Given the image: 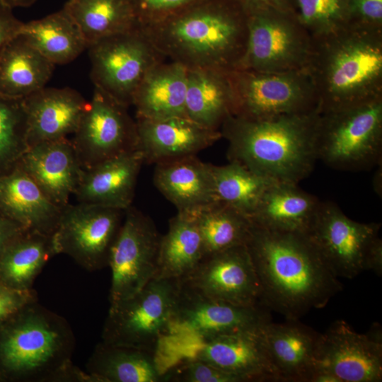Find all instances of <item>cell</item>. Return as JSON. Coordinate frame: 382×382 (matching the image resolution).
<instances>
[{
  "mask_svg": "<svg viewBox=\"0 0 382 382\" xmlns=\"http://www.w3.org/2000/svg\"><path fill=\"white\" fill-rule=\"evenodd\" d=\"M260 286V305L288 320L321 308L342 289L306 235L279 232L252 223L245 243Z\"/></svg>",
  "mask_w": 382,
  "mask_h": 382,
  "instance_id": "6da1fadb",
  "label": "cell"
},
{
  "mask_svg": "<svg viewBox=\"0 0 382 382\" xmlns=\"http://www.w3.org/2000/svg\"><path fill=\"white\" fill-rule=\"evenodd\" d=\"M139 27L164 59L187 69H238L248 41V13L237 0H202Z\"/></svg>",
  "mask_w": 382,
  "mask_h": 382,
  "instance_id": "7a4b0ae2",
  "label": "cell"
},
{
  "mask_svg": "<svg viewBox=\"0 0 382 382\" xmlns=\"http://www.w3.org/2000/svg\"><path fill=\"white\" fill-rule=\"evenodd\" d=\"M318 109L254 120L231 115L220 131L227 158L276 182L298 184L318 160Z\"/></svg>",
  "mask_w": 382,
  "mask_h": 382,
  "instance_id": "3957f363",
  "label": "cell"
},
{
  "mask_svg": "<svg viewBox=\"0 0 382 382\" xmlns=\"http://www.w3.org/2000/svg\"><path fill=\"white\" fill-rule=\"evenodd\" d=\"M311 38L304 70L320 112L382 98V30L349 25Z\"/></svg>",
  "mask_w": 382,
  "mask_h": 382,
  "instance_id": "277c9868",
  "label": "cell"
},
{
  "mask_svg": "<svg viewBox=\"0 0 382 382\" xmlns=\"http://www.w3.org/2000/svg\"><path fill=\"white\" fill-rule=\"evenodd\" d=\"M75 337L66 320L31 302L0 324V373L29 382H87L71 360Z\"/></svg>",
  "mask_w": 382,
  "mask_h": 382,
  "instance_id": "5b68a950",
  "label": "cell"
},
{
  "mask_svg": "<svg viewBox=\"0 0 382 382\" xmlns=\"http://www.w3.org/2000/svg\"><path fill=\"white\" fill-rule=\"evenodd\" d=\"M180 280L154 278L134 295L110 304L102 342L155 353L167 342Z\"/></svg>",
  "mask_w": 382,
  "mask_h": 382,
  "instance_id": "8992f818",
  "label": "cell"
},
{
  "mask_svg": "<svg viewBox=\"0 0 382 382\" xmlns=\"http://www.w3.org/2000/svg\"><path fill=\"white\" fill-rule=\"evenodd\" d=\"M318 160L342 170L369 169L381 162L382 98L320 112Z\"/></svg>",
  "mask_w": 382,
  "mask_h": 382,
  "instance_id": "52a82bcc",
  "label": "cell"
},
{
  "mask_svg": "<svg viewBox=\"0 0 382 382\" xmlns=\"http://www.w3.org/2000/svg\"><path fill=\"white\" fill-rule=\"evenodd\" d=\"M246 11L248 41L238 69L260 72L304 70L312 38L295 13L273 8Z\"/></svg>",
  "mask_w": 382,
  "mask_h": 382,
  "instance_id": "ba28073f",
  "label": "cell"
},
{
  "mask_svg": "<svg viewBox=\"0 0 382 382\" xmlns=\"http://www.w3.org/2000/svg\"><path fill=\"white\" fill-rule=\"evenodd\" d=\"M229 77L234 100L233 115L261 120L318 109L313 85L305 70L235 69L229 72Z\"/></svg>",
  "mask_w": 382,
  "mask_h": 382,
  "instance_id": "9c48e42d",
  "label": "cell"
},
{
  "mask_svg": "<svg viewBox=\"0 0 382 382\" xmlns=\"http://www.w3.org/2000/svg\"><path fill=\"white\" fill-rule=\"evenodd\" d=\"M262 306H240L216 300L183 285L167 342L178 357L191 346L216 337L257 328L270 321Z\"/></svg>",
  "mask_w": 382,
  "mask_h": 382,
  "instance_id": "30bf717a",
  "label": "cell"
},
{
  "mask_svg": "<svg viewBox=\"0 0 382 382\" xmlns=\"http://www.w3.org/2000/svg\"><path fill=\"white\" fill-rule=\"evenodd\" d=\"M87 49L95 88L127 108L148 71L165 59L139 26L100 39Z\"/></svg>",
  "mask_w": 382,
  "mask_h": 382,
  "instance_id": "8fae6325",
  "label": "cell"
},
{
  "mask_svg": "<svg viewBox=\"0 0 382 382\" xmlns=\"http://www.w3.org/2000/svg\"><path fill=\"white\" fill-rule=\"evenodd\" d=\"M152 220L129 207L110 250V304L130 298L155 278L161 241Z\"/></svg>",
  "mask_w": 382,
  "mask_h": 382,
  "instance_id": "7c38bea8",
  "label": "cell"
},
{
  "mask_svg": "<svg viewBox=\"0 0 382 382\" xmlns=\"http://www.w3.org/2000/svg\"><path fill=\"white\" fill-rule=\"evenodd\" d=\"M125 211L95 204H67L52 234L56 251L94 272L108 267Z\"/></svg>",
  "mask_w": 382,
  "mask_h": 382,
  "instance_id": "4fadbf2b",
  "label": "cell"
},
{
  "mask_svg": "<svg viewBox=\"0 0 382 382\" xmlns=\"http://www.w3.org/2000/svg\"><path fill=\"white\" fill-rule=\"evenodd\" d=\"M381 224L360 223L347 216L331 202H320L306 236L332 272L353 279L364 271V264Z\"/></svg>",
  "mask_w": 382,
  "mask_h": 382,
  "instance_id": "5bb4252c",
  "label": "cell"
},
{
  "mask_svg": "<svg viewBox=\"0 0 382 382\" xmlns=\"http://www.w3.org/2000/svg\"><path fill=\"white\" fill-rule=\"evenodd\" d=\"M127 108L94 88L71 139L83 168L137 149V123Z\"/></svg>",
  "mask_w": 382,
  "mask_h": 382,
  "instance_id": "9a60e30c",
  "label": "cell"
},
{
  "mask_svg": "<svg viewBox=\"0 0 382 382\" xmlns=\"http://www.w3.org/2000/svg\"><path fill=\"white\" fill-rule=\"evenodd\" d=\"M337 382L382 380V330L378 323L369 332H355L345 320L335 321L322 334L315 366Z\"/></svg>",
  "mask_w": 382,
  "mask_h": 382,
  "instance_id": "2e32d148",
  "label": "cell"
},
{
  "mask_svg": "<svg viewBox=\"0 0 382 382\" xmlns=\"http://www.w3.org/2000/svg\"><path fill=\"white\" fill-rule=\"evenodd\" d=\"M180 282L216 300L245 306L260 305V286L245 245L204 257Z\"/></svg>",
  "mask_w": 382,
  "mask_h": 382,
  "instance_id": "e0dca14e",
  "label": "cell"
},
{
  "mask_svg": "<svg viewBox=\"0 0 382 382\" xmlns=\"http://www.w3.org/2000/svg\"><path fill=\"white\" fill-rule=\"evenodd\" d=\"M261 326L195 344L185 350L180 359L204 361L241 382L280 381L262 339Z\"/></svg>",
  "mask_w": 382,
  "mask_h": 382,
  "instance_id": "ac0fdd59",
  "label": "cell"
},
{
  "mask_svg": "<svg viewBox=\"0 0 382 382\" xmlns=\"http://www.w3.org/2000/svg\"><path fill=\"white\" fill-rule=\"evenodd\" d=\"M136 119L137 149L147 163L197 155L222 137L220 130L204 127L186 116Z\"/></svg>",
  "mask_w": 382,
  "mask_h": 382,
  "instance_id": "d6986e66",
  "label": "cell"
},
{
  "mask_svg": "<svg viewBox=\"0 0 382 382\" xmlns=\"http://www.w3.org/2000/svg\"><path fill=\"white\" fill-rule=\"evenodd\" d=\"M18 166L61 208L69 203L83 171L74 144L68 138L28 147Z\"/></svg>",
  "mask_w": 382,
  "mask_h": 382,
  "instance_id": "ffe728a7",
  "label": "cell"
},
{
  "mask_svg": "<svg viewBox=\"0 0 382 382\" xmlns=\"http://www.w3.org/2000/svg\"><path fill=\"white\" fill-rule=\"evenodd\" d=\"M270 321L260 332L280 381L311 382L322 334L299 322Z\"/></svg>",
  "mask_w": 382,
  "mask_h": 382,
  "instance_id": "44dd1931",
  "label": "cell"
},
{
  "mask_svg": "<svg viewBox=\"0 0 382 382\" xmlns=\"http://www.w3.org/2000/svg\"><path fill=\"white\" fill-rule=\"evenodd\" d=\"M88 103L78 91L68 87H44L24 98L28 146L73 134Z\"/></svg>",
  "mask_w": 382,
  "mask_h": 382,
  "instance_id": "7402d4cb",
  "label": "cell"
},
{
  "mask_svg": "<svg viewBox=\"0 0 382 382\" xmlns=\"http://www.w3.org/2000/svg\"><path fill=\"white\" fill-rule=\"evenodd\" d=\"M144 163L142 153L136 149L83 168L74 195L79 203L125 210L132 206Z\"/></svg>",
  "mask_w": 382,
  "mask_h": 382,
  "instance_id": "603a6c76",
  "label": "cell"
},
{
  "mask_svg": "<svg viewBox=\"0 0 382 382\" xmlns=\"http://www.w3.org/2000/svg\"><path fill=\"white\" fill-rule=\"evenodd\" d=\"M62 210L19 166L0 177V216L24 230L52 235Z\"/></svg>",
  "mask_w": 382,
  "mask_h": 382,
  "instance_id": "cb8c5ba5",
  "label": "cell"
},
{
  "mask_svg": "<svg viewBox=\"0 0 382 382\" xmlns=\"http://www.w3.org/2000/svg\"><path fill=\"white\" fill-rule=\"evenodd\" d=\"M155 165L154 185L178 212H194L217 201L211 163H204L193 155Z\"/></svg>",
  "mask_w": 382,
  "mask_h": 382,
  "instance_id": "d4e9b609",
  "label": "cell"
},
{
  "mask_svg": "<svg viewBox=\"0 0 382 382\" xmlns=\"http://www.w3.org/2000/svg\"><path fill=\"white\" fill-rule=\"evenodd\" d=\"M297 185L284 182L271 184L250 215L251 222L268 230L306 235L321 201Z\"/></svg>",
  "mask_w": 382,
  "mask_h": 382,
  "instance_id": "484cf974",
  "label": "cell"
},
{
  "mask_svg": "<svg viewBox=\"0 0 382 382\" xmlns=\"http://www.w3.org/2000/svg\"><path fill=\"white\" fill-rule=\"evenodd\" d=\"M187 69L162 59L146 74L132 100L136 118L161 120L186 116Z\"/></svg>",
  "mask_w": 382,
  "mask_h": 382,
  "instance_id": "4316f807",
  "label": "cell"
},
{
  "mask_svg": "<svg viewBox=\"0 0 382 382\" xmlns=\"http://www.w3.org/2000/svg\"><path fill=\"white\" fill-rule=\"evenodd\" d=\"M167 369L155 353L102 341L96 345L86 365V371L96 382L166 381Z\"/></svg>",
  "mask_w": 382,
  "mask_h": 382,
  "instance_id": "83f0119b",
  "label": "cell"
},
{
  "mask_svg": "<svg viewBox=\"0 0 382 382\" xmlns=\"http://www.w3.org/2000/svg\"><path fill=\"white\" fill-rule=\"evenodd\" d=\"M229 72L213 69H187V117L204 127L220 130L234 112Z\"/></svg>",
  "mask_w": 382,
  "mask_h": 382,
  "instance_id": "f1b7e54d",
  "label": "cell"
},
{
  "mask_svg": "<svg viewBox=\"0 0 382 382\" xmlns=\"http://www.w3.org/2000/svg\"><path fill=\"white\" fill-rule=\"evenodd\" d=\"M54 66L18 33L0 54V95L30 96L45 87Z\"/></svg>",
  "mask_w": 382,
  "mask_h": 382,
  "instance_id": "f546056e",
  "label": "cell"
},
{
  "mask_svg": "<svg viewBox=\"0 0 382 382\" xmlns=\"http://www.w3.org/2000/svg\"><path fill=\"white\" fill-rule=\"evenodd\" d=\"M57 255L52 235L23 230L0 253V282L18 290H30L46 263Z\"/></svg>",
  "mask_w": 382,
  "mask_h": 382,
  "instance_id": "4dcf8cb0",
  "label": "cell"
},
{
  "mask_svg": "<svg viewBox=\"0 0 382 382\" xmlns=\"http://www.w3.org/2000/svg\"><path fill=\"white\" fill-rule=\"evenodd\" d=\"M204 256L203 243L193 212H180L169 221L161 237L155 278L181 280Z\"/></svg>",
  "mask_w": 382,
  "mask_h": 382,
  "instance_id": "1f68e13d",
  "label": "cell"
},
{
  "mask_svg": "<svg viewBox=\"0 0 382 382\" xmlns=\"http://www.w3.org/2000/svg\"><path fill=\"white\" fill-rule=\"evenodd\" d=\"M19 34L54 65L72 62L88 47L79 28L63 8L23 23Z\"/></svg>",
  "mask_w": 382,
  "mask_h": 382,
  "instance_id": "d6a6232c",
  "label": "cell"
},
{
  "mask_svg": "<svg viewBox=\"0 0 382 382\" xmlns=\"http://www.w3.org/2000/svg\"><path fill=\"white\" fill-rule=\"evenodd\" d=\"M63 9L79 28L88 47L139 26L129 0H68Z\"/></svg>",
  "mask_w": 382,
  "mask_h": 382,
  "instance_id": "836d02e7",
  "label": "cell"
},
{
  "mask_svg": "<svg viewBox=\"0 0 382 382\" xmlns=\"http://www.w3.org/2000/svg\"><path fill=\"white\" fill-rule=\"evenodd\" d=\"M193 213L203 243L204 257L245 245L252 226L245 214L219 201Z\"/></svg>",
  "mask_w": 382,
  "mask_h": 382,
  "instance_id": "e575fe53",
  "label": "cell"
},
{
  "mask_svg": "<svg viewBox=\"0 0 382 382\" xmlns=\"http://www.w3.org/2000/svg\"><path fill=\"white\" fill-rule=\"evenodd\" d=\"M211 170L216 200L233 207L249 219L265 190L276 182L232 161L224 166L211 164Z\"/></svg>",
  "mask_w": 382,
  "mask_h": 382,
  "instance_id": "d590c367",
  "label": "cell"
},
{
  "mask_svg": "<svg viewBox=\"0 0 382 382\" xmlns=\"http://www.w3.org/2000/svg\"><path fill=\"white\" fill-rule=\"evenodd\" d=\"M28 147L23 98L0 95V177L18 166Z\"/></svg>",
  "mask_w": 382,
  "mask_h": 382,
  "instance_id": "8d00e7d4",
  "label": "cell"
},
{
  "mask_svg": "<svg viewBox=\"0 0 382 382\" xmlns=\"http://www.w3.org/2000/svg\"><path fill=\"white\" fill-rule=\"evenodd\" d=\"M294 13L311 37L349 25L346 0H294Z\"/></svg>",
  "mask_w": 382,
  "mask_h": 382,
  "instance_id": "74e56055",
  "label": "cell"
},
{
  "mask_svg": "<svg viewBox=\"0 0 382 382\" xmlns=\"http://www.w3.org/2000/svg\"><path fill=\"white\" fill-rule=\"evenodd\" d=\"M165 379L173 382H241L232 374L191 357L180 359L168 368Z\"/></svg>",
  "mask_w": 382,
  "mask_h": 382,
  "instance_id": "f35d334b",
  "label": "cell"
},
{
  "mask_svg": "<svg viewBox=\"0 0 382 382\" xmlns=\"http://www.w3.org/2000/svg\"><path fill=\"white\" fill-rule=\"evenodd\" d=\"M139 26L146 25L174 13L202 0H129Z\"/></svg>",
  "mask_w": 382,
  "mask_h": 382,
  "instance_id": "ab89813d",
  "label": "cell"
},
{
  "mask_svg": "<svg viewBox=\"0 0 382 382\" xmlns=\"http://www.w3.org/2000/svg\"><path fill=\"white\" fill-rule=\"evenodd\" d=\"M349 25L382 30V0H346Z\"/></svg>",
  "mask_w": 382,
  "mask_h": 382,
  "instance_id": "60d3db41",
  "label": "cell"
},
{
  "mask_svg": "<svg viewBox=\"0 0 382 382\" xmlns=\"http://www.w3.org/2000/svg\"><path fill=\"white\" fill-rule=\"evenodd\" d=\"M35 301H37V293L33 289L18 290L0 282V324Z\"/></svg>",
  "mask_w": 382,
  "mask_h": 382,
  "instance_id": "b9f144b4",
  "label": "cell"
},
{
  "mask_svg": "<svg viewBox=\"0 0 382 382\" xmlns=\"http://www.w3.org/2000/svg\"><path fill=\"white\" fill-rule=\"evenodd\" d=\"M22 24L13 15V8L0 0V54L6 45L19 33Z\"/></svg>",
  "mask_w": 382,
  "mask_h": 382,
  "instance_id": "7bdbcfd3",
  "label": "cell"
},
{
  "mask_svg": "<svg viewBox=\"0 0 382 382\" xmlns=\"http://www.w3.org/2000/svg\"><path fill=\"white\" fill-rule=\"evenodd\" d=\"M364 269L382 275V240L378 236L371 243L366 256Z\"/></svg>",
  "mask_w": 382,
  "mask_h": 382,
  "instance_id": "ee69618b",
  "label": "cell"
},
{
  "mask_svg": "<svg viewBox=\"0 0 382 382\" xmlns=\"http://www.w3.org/2000/svg\"><path fill=\"white\" fill-rule=\"evenodd\" d=\"M245 10L273 8L286 11L294 10V0H237Z\"/></svg>",
  "mask_w": 382,
  "mask_h": 382,
  "instance_id": "f6af8a7d",
  "label": "cell"
},
{
  "mask_svg": "<svg viewBox=\"0 0 382 382\" xmlns=\"http://www.w3.org/2000/svg\"><path fill=\"white\" fill-rule=\"evenodd\" d=\"M23 230L17 224L0 216V253L6 245Z\"/></svg>",
  "mask_w": 382,
  "mask_h": 382,
  "instance_id": "bcb514c9",
  "label": "cell"
},
{
  "mask_svg": "<svg viewBox=\"0 0 382 382\" xmlns=\"http://www.w3.org/2000/svg\"><path fill=\"white\" fill-rule=\"evenodd\" d=\"M11 8L27 7L33 4L35 0H1Z\"/></svg>",
  "mask_w": 382,
  "mask_h": 382,
  "instance_id": "7dc6e473",
  "label": "cell"
}]
</instances>
